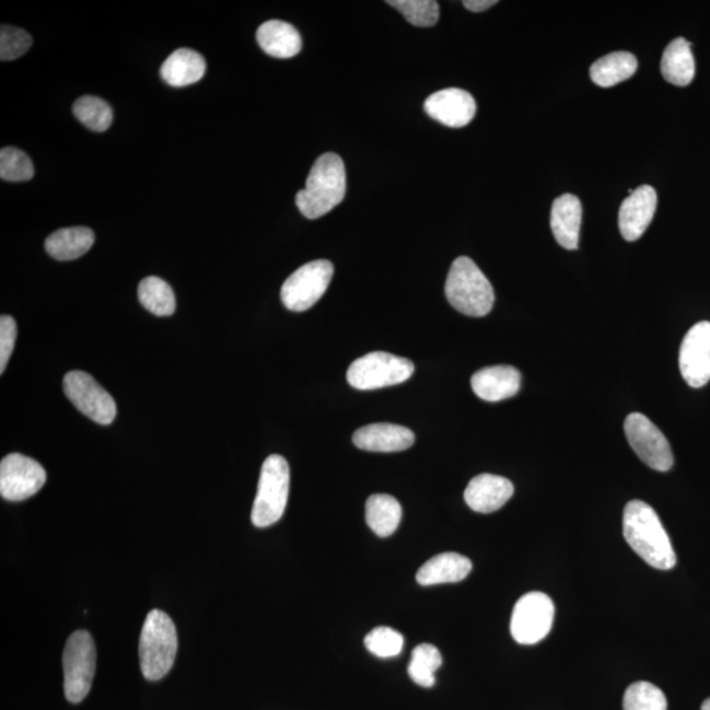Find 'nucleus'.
Here are the masks:
<instances>
[{"mask_svg": "<svg viewBox=\"0 0 710 710\" xmlns=\"http://www.w3.org/2000/svg\"><path fill=\"white\" fill-rule=\"evenodd\" d=\"M624 537L644 562L657 570H671L676 554L660 516L649 504L633 500L624 510Z\"/></svg>", "mask_w": 710, "mask_h": 710, "instance_id": "nucleus-1", "label": "nucleus"}, {"mask_svg": "<svg viewBox=\"0 0 710 710\" xmlns=\"http://www.w3.org/2000/svg\"><path fill=\"white\" fill-rule=\"evenodd\" d=\"M347 194V172L336 153H325L312 166L304 190L296 195L303 217L315 220L341 203Z\"/></svg>", "mask_w": 710, "mask_h": 710, "instance_id": "nucleus-2", "label": "nucleus"}, {"mask_svg": "<svg viewBox=\"0 0 710 710\" xmlns=\"http://www.w3.org/2000/svg\"><path fill=\"white\" fill-rule=\"evenodd\" d=\"M445 294L455 310L470 317L490 314L494 303L490 280L468 257L454 260L446 279Z\"/></svg>", "mask_w": 710, "mask_h": 710, "instance_id": "nucleus-3", "label": "nucleus"}, {"mask_svg": "<svg viewBox=\"0 0 710 710\" xmlns=\"http://www.w3.org/2000/svg\"><path fill=\"white\" fill-rule=\"evenodd\" d=\"M178 650L177 629L165 612H149L140 637V666L147 680L158 682L174 666Z\"/></svg>", "mask_w": 710, "mask_h": 710, "instance_id": "nucleus-4", "label": "nucleus"}, {"mask_svg": "<svg viewBox=\"0 0 710 710\" xmlns=\"http://www.w3.org/2000/svg\"><path fill=\"white\" fill-rule=\"evenodd\" d=\"M290 493L288 461L273 454L267 457L260 470L258 491L252 510V523L257 527L271 526L282 519Z\"/></svg>", "mask_w": 710, "mask_h": 710, "instance_id": "nucleus-5", "label": "nucleus"}, {"mask_svg": "<svg viewBox=\"0 0 710 710\" xmlns=\"http://www.w3.org/2000/svg\"><path fill=\"white\" fill-rule=\"evenodd\" d=\"M63 689L67 700L81 702L93 684L96 667V649L86 630H77L69 637L63 650Z\"/></svg>", "mask_w": 710, "mask_h": 710, "instance_id": "nucleus-6", "label": "nucleus"}, {"mask_svg": "<svg viewBox=\"0 0 710 710\" xmlns=\"http://www.w3.org/2000/svg\"><path fill=\"white\" fill-rule=\"evenodd\" d=\"M414 371L415 364L407 358L374 351L350 364L348 382L357 389L371 391L404 383L412 376Z\"/></svg>", "mask_w": 710, "mask_h": 710, "instance_id": "nucleus-7", "label": "nucleus"}, {"mask_svg": "<svg viewBox=\"0 0 710 710\" xmlns=\"http://www.w3.org/2000/svg\"><path fill=\"white\" fill-rule=\"evenodd\" d=\"M335 267L327 259L312 260L291 273L280 290L284 307L292 312L307 311L321 301L334 278Z\"/></svg>", "mask_w": 710, "mask_h": 710, "instance_id": "nucleus-8", "label": "nucleus"}, {"mask_svg": "<svg viewBox=\"0 0 710 710\" xmlns=\"http://www.w3.org/2000/svg\"><path fill=\"white\" fill-rule=\"evenodd\" d=\"M556 607L543 592H529L514 605L511 635L520 644H536L550 633Z\"/></svg>", "mask_w": 710, "mask_h": 710, "instance_id": "nucleus-9", "label": "nucleus"}, {"mask_svg": "<svg viewBox=\"0 0 710 710\" xmlns=\"http://www.w3.org/2000/svg\"><path fill=\"white\" fill-rule=\"evenodd\" d=\"M629 445L644 464L655 472H668L674 466V455L660 428L642 414H630L624 423Z\"/></svg>", "mask_w": 710, "mask_h": 710, "instance_id": "nucleus-10", "label": "nucleus"}, {"mask_svg": "<svg viewBox=\"0 0 710 710\" xmlns=\"http://www.w3.org/2000/svg\"><path fill=\"white\" fill-rule=\"evenodd\" d=\"M63 391L74 407L89 419L101 426H109L114 422L116 417L114 397L90 374L83 371H70L63 377Z\"/></svg>", "mask_w": 710, "mask_h": 710, "instance_id": "nucleus-11", "label": "nucleus"}, {"mask_svg": "<svg viewBox=\"0 0 710 710\" xmlns=\"http://www.w3.org/2000/svg\"><path fill=\"white\" fill-rule=\"evenodd\" d=\"M47 481V473L35 459L23 454H9L0 464V494L9 501L34 497Z\"/></svg>", "mask_w": 710, "mask_h": 710, "instance_id": "nucleus-12", "label": "nucleus"}, {"mask_svg": "<svg viewBox=\"0 0 710 710\" xmlns=\"http://www.w3.org/2000/svg\"><path fill=\"white\" fill-rule=\"evenodd\" d=\"M679 368L688 386L701 388L710 381V323L700 322L688 330L682 342Z\"/></svg>", "mask_w": 710, "mask_h": 710, "instance_id": "nucleus-13", "label": "nucleus"}, {"mask_svg": "<svg viewBox=\"0 0 710 710\" xmlns=\"http://www.w3.org/2000/svg\"><path fill=\"white\" fill-rule=\"evenodd\" d=\"M423 108L432 119L451 128L466 127L477 114L473 95L461 89H445L432 94Z\"/></svg>", "mask_w": 710, "mask_h": 710, "instance_id": "nucleus-14", "label": "nucleus"}, {"mask_svg": "<svg viewBox=\"0 0 710 710\" xmlns=\"http://www.w3.org/2000/svg\"><path fill=\"white\" fill-rule=\"evenodd\" d=\"M656 205L657 195L651 186L638 187L622 201L618 212V226L625 240L637 241L643 236L654 219Z\"/></svg>", "mask_w": 710, "mask_h": 710, "instance_id": "nucleus-15", "label": "nucleus"}, {"mask_svg": "<svg viewBox=\"0 0 710 710\" xmlns=\"http://www.w3.org/2000/svg\"><path fill=\"white\" fill-rule=\"evenodd\" d=\"M415 440L410 429L387 422L362 427L353 435L358 449L374 453L404 452L415 444Z\"/></svg>", "mask_w": 710, "mask_h": 710, "instance_id": "nucleus-16", "label": "nucleus"}, {"mask_svg": "<svg viewBox=\"0 0 710 710\" xmlns=\"http://www.w3.org/2000/svg\"><path fill=\"white\" fill-rule=\"evenodd\" d=\"M514 487L511 480L493 474H481L468 484L465 501L473 511L492 513L507 504L513 497Z\"/></svg>", "mask_w": 710, "mask_h": 710, "instance_id": "nucleus-17", "label": "nucleus"}, {"mask_svg": "<svg viewBox=\"0 0 710 710\" xmlns=\"http://www.w3.org/2000/svg\"><path fill=\"white\" fill-rule=\"evenodd\" d=\"M472 387L481 400L497 403L516 395L521 387V374L516 368L499 364L485 368L472 377Z\"/></svg>", "mask_w": 710, "mask_h": 710, "instance_id": "nucleus-18", "label": "nucleus"}, {"mask_svg": "<svg viewBox=\"0 0 710 710\" xmlns=\"http://www.w3.org/2000/svg\"><path fill=\"white\" fill-rule=\"evenodd\" d=\"M582 217V203L575 195L563 194L554 200L550 217L551 231L554 238L564 249H578Z\"/></svg>", "mask_w": 710, "mask_h": 710, "instance_id": "nucleus-19", "label": "nucleus"}, {"mask_svg": "<svg viewBox=\"0 0 710 710\" xmlns=\"http://www.w3.org/2000/svg\"><path fill=\"white\" fill-rule=\"evenodd\" d=\"M473 570L472 560L457 552H444L429 559L417 572L416 581L420 585L458 583L464 581Z\"/></svg>", "mask_w": 710, "mask_h": 710, "instance_id": "nucleus-20", "label": "nucleus"}, {"mask_svg": "<svg viewBox=\"0 0 710 710\" xmlns=\"http://www.w3.org/2000/svg\"><path fill=\"white\" fill-rule=\"evenodd\" d=\"M257 42L265 54L276 58H292L301 54L303 42L294 25L269 21L257 31Z\"/></svg>", "mask_w": 710, "mask_h": 710, "instance_id": "nucleus-21", "label": "nucleus"}, {"mask_svg": "<svg viewBox=\"0 0 710 710\" xmlns=\"http://www.w3.org/2000/svg\"><path fill=\"white\" fill-rule=\"evenodd\" d=\"M206 61L198 51L181 48L166 58L161 77L173 88H185L197 83L206 74Z\"/></svg>", "mask_w": 710, "mask_h": 710, "instance_id": "nucleus-22", "label": "nucleus"}, {"mask_svg": "<svg viewBox=\"0 0 710 710\" xmlns=\"http://www.w3.org/2000/svg\"><path fill=\"white\" fill-rule=\"evenodd\" d=\"M661 71L668 83L679 88L688 86L696 73L692 44L684 37L671 42L664 50Z\"/></svg>", "mask_w": 710, "mask_h": 710, "instance_id": "nucleus-23", "label": "nucleus"}, {"mask_svg": "<svg viewBox=\"0 0 710 710\" xmlns=\"http://www.w3.org/2000/svg\"><path fill=\"white\" fill-rule=\"evenodd\" d=\"M95 243V234L90 228H62L45 241V249L57 260H73L86 254Z\"/></svg>", "mask_w": 710, "mask_h": 710, "instance_id": "nucleus-24", "label": "nucleus"}, {"mask_svg": "<svg viewBox=\"0 0 710 710\" xmlns=\"http://www.w3.org/2000/svg\"><path fill=\"white\" fill-rule=\"evenodd\" d=\"M638 61L629 51H614V54L598 58L590 69L591 80L597 86L609 89L629 80L636 74Z\"/></svg>", "mask_w": 710, "mask_h": 710, "instance_id": "nucleus-25", "label": "nucleus"}, {"mask_svg": "<svg viewBox=\"0 0 710 710\" xmlns=\"http://www.w3.org/2000/svg\"><path fill=\"white\" fill-rule=\"evenodd\" d=\"M401 505L386 493H375L368 499L366 521L370 529L382 538L389 537L399 527Z\"/></svg>", "mask_w": 710, "mask_h": 710, "instance_id": "nucleus-26", "label": "nucleus"}, {"mask_svg": "<svg viewBox=\"0 0 710 710\" xmlns=\"http://www.w3.org/2000/svg\"><path fill=\"white\" fill-rule=\"evenodd\" d=\"M139 299L155 316H172L177 307L171 284L159 277H148L139 284Z\"/></svg>", "mask_w": 710, "mask_h": 710, "instance_id": "nucleus-27", "label": "nucleus"}, {"mask_svg": "<svg viewBox=\"0 0 710 710\" xmlns=\"http://www.w3.org/2000/svg\"><path fill=\"white\" fill-rule=\"evenodd\" d=\"M442 656L440 650L433 644L421 643L412 651L408 666L410 679L421 687L431 688L435 683V671L441 667Z\"/></svg>", "mask_w": 710, "mask_h": 710, "instance_id": "nucleus-28", "label": "nucleus"}, {"mask_svg": "<svg viewBox=\"0 0 710 710\" xmlns=\"http://www.w3.org/2000/svg\"><path fill=\"white\" fill-rule=\"evenodd\" d=\"M73 113L84 127L94 132H104L110 127L114 120L113 109L109 104L96 96H82L77 100Z\"/></svg>", "mask_w": 710, "mask_h": 710, "instance_id": "nucleus-29", "label": "nucleus"}, {"mask_svg": "<svg viewBox=\"0 0 710 710\" xmlns=\"http://www.w3.org/2000/svg\"><path fill=\"white\" fill-rule=\"evenodd\" d=\"M624 710H667V699L654 684L637 682L624 695Z\"/></svg>", "mask_w": 710, "mask_h": 710, "instance_id": "nucleus-30", "label": "nucleus"}, {"mask_svg": "<svg viewBox=\"0 0 710 710\" xmlns=\"http://www.w3.org/2000/svg\"><path fill=\"white\" fill-rule=\"evenodd\" d=\"M387 4L416 27H433L440 19V5L434 0H388Z\"/></svg>", "mask_w": 710, "mask_h": 710, "instance_id": "nucleus-31", "label": "nucleus"}, {"mask_svg": "<svg viewBox=\"0 0 710 710\" xmlns=\"http://www.w3.org/2000/svg\"><path fill=\"white\" fill-rule=\"evenodd\" d=\"M35 167L27 154L16 148L0 151V178L9 182H25L34 178Z\"/></svg>", "mask_w": 710, "mask_h": 710, "instance_id": "nucleus-32", "label": "nucleus"}, {"mask_svg": "<svg viewBox=\"0 0 710 710\" xmlns=\"http://www.w3.org/2000/svg\"><path fill=\"white\" fill-rule=\"evenodd\" d=\"M364 644L377 657H394L401 653L404 637L397 630L381 627L370 631Z\"/></svg>", "mask_w": 710, "mask_h": 710, "instance_id": "nucleus-33", "label": "nucleus"}, {"mask_svg": "<svg viewBox=\"0 0 710 710\" xmlns=\"http://www.w3.org/2000/svg\"><path fill=\"white\" fill-rule=\"evenodd\" d=\"M32 47V37L22 28L2 25L0 28V60L12 61L21 58Z\"/></svg>", "mask_w": 710, "mask_h": 710, "instance_id": "nucleus-34", "label": "nucleus"}, {"mask_svg": "<svg viewBox=\"0 0 710 710\" xmlns=\"http://www.w3.org/2000/svg\"><path fill=\"white\" fill-rule=\"evenodd\" d=\"M18 337V327L14 317L3 315L0 317V374L4 373L5 368L15 348Z\"/></svg>", "mask_w": 710, "mask_h": 710, "instance_id": "nucleus-35", "label": "nucleus"}, {"mask_svg": "<svg viewBox=\"0 0 710 710\" xmlns=\"http://www.w3.org/2000/svg\"><path fill=\"white\" fill-rule=\"evenodd\" d=\"M494 4H498L497 0H465L464 2L465 8L473 12L490 10Z\"/></svg>", "mask_w": 710, "mask_h": 710, "instance_id": "nucleus-36", "label": "nucleus"}, {"mask_svg": "<svg viewBox=\"0 0 710 710\" xmlns=\"http://www.w3.org/2000/svg\"><path fill=\"white\" fill-rule=\"evenodd\" d=\"M701 710H710V697L702 702Z\"/></svg>", "mask_w": 710, "mask_h": 710, "instance_id": "nucleus-37", "label": "nucleus"}]
</instances>
